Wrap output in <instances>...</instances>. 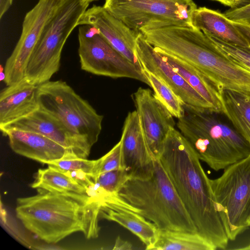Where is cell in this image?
Masks as SVG:
<instances>
[{
    "instance_id": "cell-1",
    "label": "cell",
    "mask_w": 250,
    "mask_h": 250,
    "mask_svg": "<svg viewBox=\"0 0 250 250\" xmlns=\"http://www.w3.org/2000/svg\"><path fill=\"white\" fill-rule=\"evenodd\" d=\"M159 158L198 233L217 249H226L229 239L215 208L210 179L192 147L175 127L168 133Z\"/></svg>"
},
{
    "instance_id": "cell-2",
    "label": "cell",
    "mask_w": 250,
    "mask_h": 250,
    "mask_svg": "<svg viewBox=\"0 0 250 250\" xmlns=\"http://www.w3.org/2000/svg\"><path fill=\"white\" fill-rule=\"evenodd\" d=\"M33 196L17 200V217L40 239L56 244L76 232L87 239L98 236L101 204L86 194L37 189Z\"/></svg>"
},
{
    "instance_id": "cell-3",
    "label": "cell",
    "mask_w": 250,
    "mask_h": 250,
    "mask_svg": "<svg viewBox=\"0 0 250 250\" xmlns=\"http://www.w3.org/2000/svg\"><path fill=\"white\" fill-rule=\"evenodd\" d=\"M183 106L177 126L211 168L224 169L250 155V145L222 111L186 104Z\"/></svg>"
},
{
    "instance_id": "cell-4",
    "label": "cell",
    "mask_w": 250,
    "mask_h": 250,
    "mask_svg": "<svg viewBox=\"0 0 250 250\" xmlns=\"http://www.w3.org/2000/svg\"><path fill=\"white\" fill-rule=\"evenodd\" d=\"M119 193L159 229L198 232L159 158L150 178L131 179Z\"/></svg>"
},
{
    "instance_id": "cell-5",
    "label": "cell",
    "mask_w": 250,
    "mask_h": 250,
    "mask_svg": "<svg viewBox=\"0 0 250 250\" xmlns=\"http://www.w3.org/2000/svg\"><path fill=\"white\" fill-rule=\"evenodd\" d=\"M88 6L81 0H63L30 59L25 74L30 82L39 85L59 70L64 44Z\"/></svg>"
},
{
    "instance_id": "cell-6",
    "label": "cell",
    "mask_w": 250,
    "mask_h": 250,
    "mask_svg": "<svg viewBox=\"0 0 250 250\" xmlns=\"http://www.w3.org/2000/svg\"><path fill=\"white\" fill-rule=\"evenodd\" d=\"M210 184L216 209L229 240L234 241L249 227L250 155L226 167Z\"/></svg>"
},
{
    "instance_id": "cell-7",
    "label": "cell",
    "mask_w": 250,
    "mask_h": 250,
    "mask_svg": "<svg viewBox=\"0 0 250 250\" xmlns=\"http://www.w3.org/2000/svg\"><path fill=\"white\" fill-rule=\"evenodd\" d=\"M39 108L61 120L93 146L99 139L104 116L65 82L49 81L38 85Z\"/></svg>"
},
{
    "instance_id": "cell-8",
    "label": "cell",
    "mask_w": 250,
    "mask_h": 250,
    "mask_svg": "<svg viewBox=\"0 0 250 250\" xmlns=\"http://www.w3.org/2000/svg\"><path fill=\"white\" fill-rule=\"evenodd\" d=\"M103 7L138 32L169 26L192 27V14L197 8L192 0H105Z\"/></svg>"
},
{
    "instance_id": "cell-9",
    "label": "cell",
    "mask_w": 250,
    "mask_h": 250,
    "mask_svg": "<svg viewBox=\"0 0 250 250\" xmlns=\"http://www.w3.org/2000/svg\"><path fill=\"white\" fill-rule=\"evenodd\" d=\"M78 54L81 69L112 78L135 79L150 86L142 70L116 50L95 27L82 25L78 30Z\"/></svg>"
},
{
    "instance_id": "cell-10",
    "label": "cell",
    "mask_w": 250,
    "mask_h": 250,
    "mask_svg": "<svg viewBox=\"0 0 250 250\" xmlns=\"http://www.w3.org/2000/svg\"><path fill=\"white\" fill-rule=\"evenodd\" d=\"M63 0H39L25 15L20 39L3 69L6 85L25 77V71L44 30Z\"/></svg>"
},
{
    "instance_id": "cell-11",
    "label": "cell",
    "mask_w": 250,
    "mask_h": 250,
    "mask_svg": "<svg viewBox=\"0 0 250 250\" xmlns=\"http://www.w3.org/2000/svg\"><path fill=\"white\" fill-rule=\"evenodd\" d=\"M0 129H17L41 134L63 146L72 158L86 159L92 146L85 138L75 133L57 117L40 108L25 117L0 126Z\"/></svg>"
},
{
    "instance_id": "cell-12",
    "label": "cell",
    "mask_w": 250,
    "mask_h": 250,
    "mask_svg": "<svg viewBox=\"0 0 250 250\" xmlns=\"http://www.w3.org/2000/svg\"><path fill=\"white\" fill-rule=\"evenodd\" d=\"M132 97L147 145L159 158L168 133L174 128L173 116L149 89L139 87Z\"/></svg>"
},
{
    "instance_id": "cell-13",
    "label": "cell",
    "mask_w": 250,
    "mask_h": 250,
    "mask_svg": "<svg viewBox=\"0 0 250 250\" xmlns=\"http://www.w3.org/2000/svg\"><path fill=\"white\" fill-rule=\"evenodd\" d=\"M135 53L142 68L158 77L184 103L196 107L215 109L174 70L154 46L146 41L141 32L136 40Z\"/></svg>"
},
{
    "instance_id": "cell-14",
    "label": "cell",
    "mask_w": 250,
    "mask_h": 250,
    "mask_svg": "<svg viewBox=\"0 0 250 250\" xmlns=\"http://www.w3.org/2000/svg\"><path fill=\"white\" fill-rule=\"evenodd\" d=\"M120 140L123 168L130 179L146 180L150 178L153 173L155 158L146 140L136 110L127 114Z\"/></svg>"
},
{
    "instance_id": "cell-15",
    "label": "cell",
    "mask_w": 250,
    "mask_h": 250,
    "mask_svg": "<svg viewBox=\"0 0 250 250\" xmlns=\"http://www.w3.org/2000/svg\"><path fill=\"white\" fill-rule=\"evenodd\" d=\"M89 25L116 50L142 70L135 53L136 42L141 32L135 31L101 6L93 5L82 16L79 25Z\"/></svg>"
},
{
    "instance_id": "cell-16",
    "label": "cell",
    "mask_w": 250,
    "mask_h": 250,
    "mask_svg": "<svg viewBox=\"0 0 250 250\" xmlns=\"http://www.w3.org/2000/svg\"><path fill=\"white\" fill-rule=\"evenodd\" d=\"M1 131L8 137L13 151L24 157L47 165L62 159H72L63 146L41 134L17 129Z\"/></svg>"
},
{
    "instance_id": "cell-17",
    "label": "cell",
    "mask_w": 250,
    "mask_h": 250,
    "mask_svg": "<svg viewBox=\"0 0 250 250\" xmlns=\"http://www.w3.org/2000/svg\"><path fill=\"white\" fill-rule=\"evenodd\" d=\"M38 85L25 77L7 85L0 94V126L25 117L39 108Z\"/></svg>"
},
{
    "instance_id": "cell-18",
    "label": "cell",
    "mask_w": 250,
    "mask_h": 250,
    "mask_svg": "<svg viewBox=\"0 0 250 250\" xmlns=\"http://www.w3.org/2000/svg\"><path fill=\"white\" fill-rule=\"evenodd\" d=\"M192 27L234 45L250 47V43L224 13L206 7L197 8L191 18Z\"/></svg>"
},
{
    "instance_id": "cell-19",
    "label": "cell",
    "mask_w": 250,
    "mask_h": 250,
    "mask_svg": "<svg viewBox=\"0 0 250 250\" xmlns=\"http://www.w3.org/2000/svg\"><path fill=\"white\" fill-rule=\"evenodd\" d=\"M162 57L213 108L222 111L220 89L203 73L185 61L154 47Z\"/></svg>"
},
{
    "instance_id": "cell-20",
    "label": "cell",
    "mask_w": 250,
    "mask_h": 250,
    "mask_svg": "<svg viewBox=\"0 0 250 250\" xmlns=\"http://www.w3.org/2000/svg\"><path fill=\"white\" fill-rule=\"evenodd\" d=\"M221 104L222 112L250 146V95L223 89Z\"/></svg>"
},
{
    "instance_id": "cell-21",
    "label": "cell",
    "mask_w": 250,
    "mask_h": 250,
    "mask_svg": "<svg viewBox=\"0 0 250 250\" xmlns=\"http://www.w3.org/2000/svg\"><path fill=\"white\" fill-rule=\"evenodd\" d=\"M100 217L115 222L136 235L147 250L154 242L158 228L143 215L135 212L102 208Z\"/></svg>"
},
{
    "instance_id": "cell-22",
    "label": "cell",
    "mask_w": 250,
    "mask_h": 250,
    "mask_svg": "<svg viewBox=\"0 0 250 250\" xmlns=\"http://www.w3.org/2000/svg\"><path fill=\"white\" fill-rule=\"evenodd\" d=\"M216 248L198 232L158 229L156 239L147 250H214Z\"/></svg>"
},
{
    "instance_id": "cell-23",
    "label": "cell",
    "mask_w": 250,
    "mask_h": 250,
    "mask_svg": "<svg viewBox=\"0 0 250 250\" xmlns=\"http://www.w3.org/2000/svg\"><path fill=\"white\" fill-rule=\"evenodd\" d=\"M31 187L52 192L87 195L86 189L71 177L49 166L38 170Z\"/></svg>"
},
{
    "instance_id": "cell-24",
    "label": "cell",
    "mask_w": 250,
    "mask_h": 250,
    "mask_svg": "<svg viewBox=\"0 0 250 250\" xmlns=\"http://www.w3.org/2000/svg\"><path fill=\"white\" fill-rule=\"evenodd\" d=\"M142 72L149 83L155 96L172 115L177 119L183 117L185 103L158 77L145 69H142Z\"/></svg>"
},
{
    "instance_id": "cell-25",
    "label": "cell",
    "mask_w": 250,
    "mask_h": 250,
    "mask_svg": "<svg viewBox=\"0 0 250 250\" xmlns=\"http://www.w3.org/2000/svg\"><path fill=\"white\" fill-rule=\"evenodd\" d=\"M205 34L219 50L237 64L250 71V47H245L234 45L224 42L211 35Z\"/></svg>"
},
{
    "instance_id": "cell-26",
    "label": "cell",
    "mask_w": 250,
    "mask_h": 250,
    "mask_svg": "<svg viewBox=\"0 0 250 250\" xmlns=\"http://www.w3.org/2000/svg\"><path fill=\"white\" fill-rule=\"evenodd\" d=\"M118 168H123L121 140L109 152L96 160L92 177L94 180L99 174Z\"/></svg>"
},
{
    "instance_id": "cell-27",
    "label": "cell",
    "mask_w": 250,
    "mask_h": 250,
    "mask_svg": "<svg viewBox=\"0 0 250 250\" xmlns=\"http://www.w3.org/2000/svg\"><path fill=\"white\" fill-rule=\"evenodd\" d=\"M130 179L129 175L124 168H118L99 174L94 181L106 190L119 193Z\"/></svg>"
},
{
    "instance_id": "cell-28",
    "label": "cell",
    "mask_w": 250,
    "mask_h": 250,
    "mask_svg": "<svg viewBox=\"0 0 250 250\" xmlns=\"http://www.w3.org/2000/svg\"><path fill=\"white\" fill-rule=\"evenodd\" d=\"M96 163V160H88L82 158L62 159L50 162L47 165L62 172L81 170L92 175Z\"/></svg>"
},
{
    "instance_id": "cell-29",
    "label": "cell",
    "mask_w": 250,
    "mask_h": 250,
    "mask_svg": "<svg viewBox=\"0 0 250 250\" xmlns=\"http://www.w3.org/2000/svg\"><path fill=\"white\" fill-rule=\"evenodd\" d=\"M224 14L232 21L250 24V4L236 8H230Z\"/></svg>"
},
{
    "instance_id": "cell-30",
    "label": "cell",
    "mask_w": 250,
    "mask_h": 250,
    "mask_svg": "<svg viewBox=\"0 0 250 250\" xmlns=\"http://www.w3.org/2000/svg\"><path fill=\"white\" fill-rule=\"evenodd\" d=\"M222 4L230 8H236L250 4V0H224Z\"/></svg>"
},
{
    "instance_id": "cell-31",
    "label": "cell",
    "mask_w": 250,
    "mask_h": 250,
    "mask_svg": "<svg viewBox=\"0 0 250 250\" xmlns=\"http://www.w3.org/2000/svg\"><path fill=\"white\" fill-rule=\"evenodd\" d=\"M234 24L243 34L250 43V24L233 21Z\"/></svg>"
},
{
    "instance_id": "cell-32",
    "label": "cell",
    "mask_w": 250,
    "mask_h": 250,
    "mask_svg": "<svg viewBox=\"0 0 250 250\" xmlns=\"http://www.w3.org/2000/svg\"><path fill=\"white\" fill-rule=\"evenodd\" d=\"M113 249L124 250H132V246L131 243L118 237L116 240L115 245Z\"/></svg>"
},
{
    "instance_id": "cell-33",
    "label": "cell",
    "mask_w": 250,
    "mask_h": 250,
    "mask_svg": "<svg viewBox=\"0 0 250 250\" xmlns=\"http://www.w3.org/2000/svg\"><path fill=\"white\" fill-rule=\"evenodd\" d=\"M13 0H0V19L9 9Z\"/></svg>"
},
{
    "instance_id": "cell-34",
    "label": "cell",
    "mask_w": 250,
    "mask_h": 250,
    "mask_svg": "<svg viewBox=\"0 0 250 250\" xmlns=\"http://www.w3.org/2000/svg\"><path fill=\"white\" fill-rule=\"evenodd\" d=\"M82 2L84 4H89V3L92 1H96L98 0H81Z\"/></svg>"
},
{
    "instance_id": "cell-35",
    "label": "cell",
    "mask_w": 250,
    "mask_h": 250,
    "mask_svg": "<svg viewBox=\"0 0 250 250\" xmlns=\"http://www.w3.org/2000/svg\"><path fill=\"white\" fill-rule=\"evenodd\" d=\"M241 250H250V244L248 245L247 247H245L243 248H241Z\"/></svg>"
},
{
    "instance_id": "cell-36",
    "label": "cell",
    "mask_w": 250,
    "mask_h": 250,
    "mask_svg": "<svg viewBox=\"0 0 250 250\" xmlns=\"http://www.w3.org/2000/svg\"><path fill=\"white\" fill-rule=\"evenodd\" d=\"M248 225L249 227H250V214H249V217L248 219Z\"/></svg>"
},
{
    "instance_id": "cell-37",
    "label": "cell",
    "mask_w": 250,
    "mask_h": 250,
    "mask_svg": "<svg viewBox=\"0 0 250 250\" xmlns=\"http://www.w3.org/2000/svg\"><path fill=\"white\" fill-rule=\"evenodd\" d=\"M211 0L216 1L221 3L222 4L224 0Z\"/></svg>"
}]
</instances>
